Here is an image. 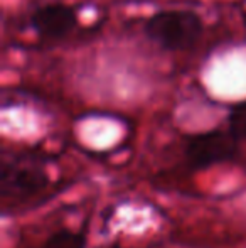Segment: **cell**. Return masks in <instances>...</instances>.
Returning a JSON list of instances; mask_svg holds the SVG:
<instances>
[{
  "label": "cell",
  "instance_id": "1",
  "mask_svg": "<svg viewBox=\"0 0 246 248\" xmlns=\"http://www.w3.org/2000/svg\"><path fill=\"white\" fill-rule=\"evenodd\" d=\"M204 24L192 10H159L144 24V32L152 43L167 51H187L199 43Z\"/></svg>",
  "mask_w": 246,
  "mask_h": 248
},
{
  "label": "cell",
  "instance_id": "2",
  "mask_svg": "<svg viewBox=\"0 0 246 248\" xmlns=\"http://www.w3.org/2000/svg\"><path fill=\"white\" fill-rule=\"evenodd\" d=\"M238 144L240 140H236L228 128L226 130L217 128V130L190 135L186 142L184 155L189 166L201 169L233 159L238 152Z\"/></svg>",
  "mask_w": 246,
  "mask_h": 248
},
{
  "label": "cell",
  "instance_id": "3",
  "mask_svg": "<svg viewBox=\"0 0 246 248\" xmlns=\"http://www.w3.org/2000/svg\"><path fill=\"white\" fill-rule=\"evenodd\" d=\"M30 26L41 37L59 39V37L68 36L78 26V16L74 9L66 3H46L32 12Z\"/></svg>",
  "mask_w": 246,
  "mask_h": 248
},
{
  "label": "cell",
  "instance_id": "4",
  "mask_svg": "<svg viewBox=\"0 0 246 248\" xmlns=\"http://www.w3.org/2000/svg\"><path fill=\"white\" fill-rule=\"evenodd\" d=\"M47 177L39 167L3 164L0 172V191L3 198H26L46 186Z\"/></svg>",
  "mask_w": 246,
  "mask_h": 248
},
{
  "label": "cell",
  "instance_id": "5",
  "mask_svg": "<svg viewBox=\"0 0 246 248\" xmlns=\"http://www.w3.org/2000/svg\"><path fill=\"white\" fill-rule=\"evenodd\" d=\"M41 248H86V235L83 232L72 233L69 230H61L53 233Z\"/></svg>",
  "mask_w": 246,
  "mask_h": 248
},
{
  "label": "cell",
  "instance_id": "6",
  "mask_svg": "<svg viewBox=\"0 0 246 248\" xmlns=\"http://www.w3.org/2000/svg\"><path fill=\"white\" fill-rule=\"evenodd\" d=\"M228 130L236 140H246V100L231 107L228 115Z\"/></svg>",
  "mask_w": 246,
  "mask_h": 248
}]
</instances>
